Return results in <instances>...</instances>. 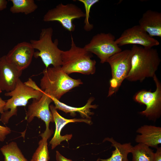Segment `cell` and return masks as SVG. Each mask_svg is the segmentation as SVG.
<instances>
[{
	"instance_id": "obj_5",
	"label": "cell",
	"mask_w": 161,
	"mask_h": 161,
	"mask_svg": "<svg viewBox=\"0 0 161 161\" xmlns=\"http://www.w3.org/2000/svg\"><path fill=\"white\" fill-rule=\"evenodd\" d=\"M43 94L42 90H36L29 87L19 79L15 89L4 94L5 96L11 97L6 101L0 120L5 125L7 124L11 117L17 115L18 107L26 106L30 99H39Z\"/></svg>"
},
{
	"instance_id": "obj_22",
	"label": "cell",
	"mask_w": 161,
	"mask_h": 161,
	"mask_svg": "<svg viewBox=\"0 0 161 161\" xmlns=\"http://www.w3.org/2000/svg\"><path fill=\"white\" fill-rule=\"evenodd\" d=\"M132 161H153L154 153L148 146L138 143L133 146L131 152Z\"/></svg>"
},
{
	"instance_id": "obj_14",
	"label": "cell",
	"mask_w": 161,
	"mask_h": 161,
	"mask_svg": "<svg viewBox=\"0 0 161 161\" xmlns=\"http://www.w3.org/2000/svg\"><path fill=\"white\" fill-rule=\"evenodd\" d=\"M9 62L5 55L0 58V89L7 92L13 90L22 72Z\"/></svg>"
},
{
	"instance_id": "obj_12",
	"label": "cell",
	"mask_w": 161,
	"mask_h": 161,
	"mask_svg": "<svg viewBox=\"0 0 161 161\" xmlns=\"http://www.w3.org/2000/svg\"><path fill=\"white\" fill-rule=\"evenodd\" d=\"M34 52L30 43L23 41L15 45L5 56L9 62L23 71L30 65Z\"/></svg>"
},
{
	"instance_id": "obj_13",
	"label": "cell",
	"mask_w": 161,
	"mask_h": 161,
	"mask_svg": "<svg viewBox=\"0 0 161 161\" xmlns=\"http://www.w3.org/2000/svg\"><path fill=\"white\" fill-rule=\"evenodd\" d=\"M50 110L52 114L54 121L55 123V129L54 136L49 142L51 149H53L60 144L64 141L67 142L72 137V134H66L64 136L61 134V132L63 128L67 124L71 123L83 122L89 125L92 124L91 119L87 118L67 119L61 116L58 112L57 109L53 105L49 106Z\"/></svg>"
},
{
	"instance_id": "obj_28",
	"label": "cell",
	"mask_w": 161,
	"mask_h": 161,
	"mask_svg": "<svg viewBox=\"0 0 161 161\" xmlns=\"http://www.w3.org/2000/svg\"><path fill=\"white\" fill-rule=\"evenodd\" d=\"M7 1L6 0H0V11L5 9L7 7Z\"/></svg>"
},
{
	"instance_id": "obj_26",
	"label": "cell",
	"mask_w": 161,
	"mask_h": 161,
	"mask_svg": "<svg viewBox=\"0 0 161 161\" xmlns=\"http://www.w3.org/2000/svg\"><path fill=\"white\" fill-rule=\"evenodd\" d=\"M155 153H154L153 161H161V148L158 147Z\"/></svg>"
},
{
	"instance_id": "obj_30",
	"label": "cell",
	"mask_w": 161,
	"mask_h": 161,
	"mask_svg": "<svg viewBox=\"0 0 161 161\" xmlns=\"http://www.w3.org/2000/svg\"><path fill=\"white\" fill-rule=\"evenodd\" d=\"M2 91L1 90V89H0V94L2 92Z\"/></svg>"
},
{
	"instance_id": "obj_7",
	"label": "cell",
	"mask_w": 161,
	"mask_h": 161,
	"mask_svg": "<svg viewBox=\"0 0 161 161\" xmlns=\"http://www.w3.org/2000/svg\"><path fill=\"white\" fill-rule=\"evenodd\" d=\"M85 16V13L75 4L61 3L48 10L44 15L43 20L45 22L58 21L66 30L72 32L75 28L73 21Z\"/></svg>"
},
{
	"instance_id": "obj_10",
	"label": "cell",
	"mask_w": 161,
	"mask_h": 161,
	"mask_svg": "<svg viewBox=\"0 0 161 161\" xmlns=\"http://www.w3.org/2000/svg\"><path fill=\"white\" fill-rule=\"evenodd\" d=\"M119 46L127 44L140 45L146 48H152L160 44L159 41L150 36L139 25L125 30L115 41Z\"/></svg>"
},
{
	"instance_id": "obj_20",
	"label": "cell",
	"mask_w": 161,
	"mask_h": 161,
	"mask_svg": "<svg viewBox=\"0 0 161 161\" xmlns=\"http://www.w3.org/2000/svg\"><path fill=\"white\" fill-rule=\"evenodd\" d=\"M0 150L4 156V161H28L16 142L4 145Z\"/></svg>"
},
{
	"instance_id": "obj_4",
	"label": "cell",
	"mask_w": 161,
	"mask_h": 161,
	"mask_svg": "<svg viewBox=\"0 0 161 161\" xmlns=\"http://www.w3.org/2000/svg\"><path fill=\"white\" fill-rule=\"evenodd\" d=\"M53 30L52 27L44 28L41 30L38 40L31 39L30 43L34 49L38 50L35 52L34 56L40 57L46 68L52 65L53 67L61 66V51L58 47V40H52Z\"/></svg>"
},
{
	"instance_id": "obj_24",
	"label": "cell",
	"mask_w": 161,
	"mask_h": 161,
	"mask_svg": "<svg viewBox=\"0 0 161 161\" xmlns=\"http://www.w3.org/2000/svg\"><path fill=\"white\" fill-rule=\"evenodd\" d=\"M11 132V130L9 127L0 125V141H4L6 136L10 134Z\"/></svg>"
},
{
	"instance_id": "obj_11",
	"label": "cell",
	"mask_w": 161,
	"mask_h": 161,
	"mask_svg": "<svg viewBox=\"0 0 161 161\" xmlns=\"http://www.w3.org/2000/svg\"><path fill=\"white\" fill-rule=\"evenodd\" d=\"M52 102L50 97L44 92L39 99H32V102L28 106L25 119L30 123L35 117L40 119L45 123V131H49L50 123L54 122L49 108L50 104Z\"/></svg>"
},
{
	"instance_id": "obj_29",
	"label": "cell",
	"mask_w": 161,
	"mask_h": 161,
	"mask_svg": "<svg viewBox=\"0 0 161 161\" xmlns=\"http://www.w3.org/2000/svg\"><path fill=\"white\" fill-rule=\"evenodd\" d=\"M6 101L3 100L0 97V113L1 114L4 112V108Z\"/></svg>"
},
{
	"instance_id": "obj_6",
	"label": "cell",
	"mask_w": 161,
	"mask_h": 161,
	"mask_svg": "<svg viewBox=\"0 0 161 161\" xmlns=\"http://www.w3.org/2000/svg\"><path fill=\"white\" fill-rule=\"evenodd\" d=\"M131 49H126L115 54L107 61L112 73L108 97L116 94L126 79L131 69Z\"/></svg>"
},
{
	"instance_id": "obj_2",
	"label": "cell",
	"mask_w": 161,
	"mask_h": 161,
	"mask_svg": "<svg viewBox=\"0 0 161 161\" xmlns=\"http://www.w3.org/2000/svg\"><path fill=\"white\" fill-rule=\"evenodd\" d=\"M41 89L45 93L59 100L65 94L82 84L80 79H75L64 72L61 66L48 67L43 71Z\"/></svg>"
},
{
	"instance_id": "obj_1",
	"label": "cell",
	"mask_w": 161,
	"mask_h": 161,
	"mask_svg": "<svg viewBox=\"0 0 161 161\" xmlns=\"http://www.w3.org/2000/svg\"><path fill=\"white\" fill-rule=\"evenodd\" d=\"M131 49V68L126 79L141 82L146 78H153L161 62L157 49L136 45H133Z\"/></svg>"
},
{
	"instance_id": "obj_19",
	"label": "cell",
	"mask_w": 161,
	"mask_h": 161,
	"mask_svg": "<svg viewBox=\"0 0 161 161\" xmlns=\"http://www.w3.org/2000/svg\"><path fill=\"white\" fill-rule=\"evenodd\" d=\"M53 133L52 129L45 131L40 136L42 139L38 143V146L33 154L30 161H48L49 160L48 148V139Z\"/></svg>"
},
{
	"instance_id": "obj_9",
	"label": "cell",
	"mask_w": 161,
	"mask_h": 161,
	"mask_svg": "<svg viewBox=\"0 0 161 161\" xmlns=\"http://www.w3.org/2000/svg\"><path fill=\"white\" fill-rule=\"evenodd\" d=\"M114 36L110 33H100L94 35L89 43L84 48L86 50L95 54L102 64L115 54L122 50L115 42Z\"/></svg>"
},
{
	"instance_id": "obj_8",
	"label": "cell",
	"mask_w": 161,
	"mask_h": 161,
	"mask_svg": "<svg viewBox=\"0 0 161 161\" xmlns=\"http://www.w3.org/2000/svg\"><path fill=\"white\" fill-rule=\"evenodd\" d=\"M153 78L156 86L155 91L152 92L151 90H140L134 95L133 100L146 106L145 109L139 114L155 122L161 115V83L156 74Z\"/></svg>"
},
{
	"instance_id": "obj_15",
	"label": "cell",
	"mask_w": 161,
	"mask_h": 161,
	"mask_svg": "<svg viewBox=\"0 0 161 161\" xmlns=\"http://www.w3.org/2000/svg\"><path fill=\"white\" fill-rule=\"evenodd\" d=\"M139 25L152 37H161V13L149 10L142 15Z\"/></svg>"
},
{
	"instance_id": "obj_3",
	"label": "cell",
	"mask_w": 161,
	"mask_h": 161,
	"mask_svg": "<svg viewBox=\"0 0 161 161\" xmlns=\"http://www.w3.org/2000/svg\"><path fill=\"white\" fill-rule=\"evenodd\" d=\"M92 53L84 47L77 46L71 35L70 48L61 51V69L68 75L75 72L94 74L96 71V61L92 59Z\"/></svg>"
},
{
	"instance_id": "obj_18",
	"label": "cell",
	"mask_w": 161,
	"mask_h": 161,
	"mask_svg": "<svg viewBox=\"0 0 161 161\" xmlns=\"http://www.w3.org/2000/svg\"><path fill=\"white\" fill-rule=\"evenodd\" d=\"M107 141L111 143V145L115 149L112 151V154L106 159H98L97 161H129L127 156L131 152L133 146L130 143L121 144L115 140L112 137L105 138L103 141Z\"/></svg>"
},
{
	"instance_id": "obj_25",
	"label": "cell",
	"mask_w": 161,
	"mask_h": 161,
	"mask_svg": "<svg viewBox=\"0 0 161 161\" xmlns=\"http://www.w3.org/2000/svg\"><path fill=\"white\" fill-rule=\"evenodd\" d=\"M24 83L27 86L35 90L42 91L41 88L36 85L35 82L31 78H29L28 80L24 82Z\"/></svg>"
},
{
	"instance_id": "obj_27",
	"label": "cell",
	"mask_w": 161,
	"mask_h": 161,
	"mask_svg": "<svg viewBox=\"0 0 161 161\" xmlns=\"http://www.w3.org/2000/svg\"><path fill=\"white\" fill-rule=\"evenodd\" d=\"M56 161H72L63 156L57 151H56Z\"/></svg>"
},
{
	"instance_id": "obj_21",
	"label": "cell",
	"mask_w": 161,
	"mask_h": 161,
	"mask_svg": "<svg viewBox=\"0 0 161 161\" xmlns=\"http://www.w3.org/2000/svg\"><path fill=\"white\" fill-rule=\"evenodd\" d=\"M13 5L10 11L13 13H24L28 15L34 12L38 6L34 0H10Z\"/></svg>"
},
{
	"instance_id": "obj_16",
	"label": "cell",
	"mask_w": 161,
	"mask_h": 161,
	"mask_svg": "<svg viewBox=\"0 0 161 161\" xmlns=\"http://www.w3.org/2000/svg\"><path fill=\"white\" fill-rule=\"evenodd\" d=\"M137 132L135 141L149 147L157 148L161 143V128L152 125H144L139 128Z\"/></svg>"
},
{
	"instance_id": "obj_23",
	"label": "cell",
	"mask_w": 161,
	"mask_h": 161,
	"mask_svg": "<svg viewBox=\"0 0 161 161\" xmlns=\"http://www.w3.org/2000/svg\"><path fill=\"white\" fill-rule=\"evenodd\" d=\"M84 5L85 13L84 21V29L86 31H89L93 28V25L90 24L89 21V14L92 7L99 1L98 0H78Z\"/></svg>"
},
{
	"instance_id": "obj_17",
	"label": "cell",
	"mask_w": 161,
	"mask_h": 161,
	"mask_svg": "<svg viewBox=\"0 0 161 161\" xmlns=\"http://www.w3.org/2000/svg\"><path fill=\"white\" fill-rule=\"evenodd\" d=\"M49 96L55 104V106L56 109L62 111L66 113H69L73 117L75 116L76 113L78 112L83 118L91 119L90 116L93 114L94 113L91 111V109H96L98 106L96 104H92V103L95 100L93 97H90L84 106L81 107H76L68 106L52 97Z\"/></svg>"
}]
</instances>
